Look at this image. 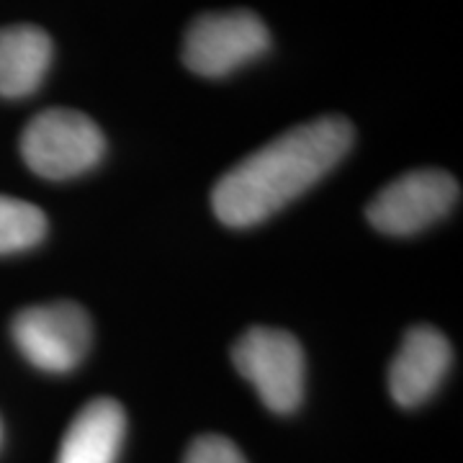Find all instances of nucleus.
Here are the masks:
<instances>
[{"instance_id":"7","label":"nucleus","mask_w":463,"mask_h":463,"mask_svg":"<svg viewBox=\"0 0 463 463\" xmlns=\"http://www.w3.org/2000/svg\"><path fill=\"white\" fill-rule=\"evenodd\" d=\"M450 364L453 350L443 332L428 325L407 330L389 365V392L394 402L404 410L425 404L440 389Z\"/></svg>"},{"instance_id":"9","label":"nucleus","mask_w":463,"mask_h":463,"mask_svg":"<svg viewBox=\"0 0 463 463\" xmlns=\"http://www.w3.org/2000/svg\"><path fill=\"white\" fill-rule=\"evenodd\" d=\"M127 432V414L116 399L85 404L60 443L57 463H116Z\"/></svg>"},{"instance_id":"4","label":"nucleus","mask_w":463,"mask_h":463,"mask_svg":"<svg viewBox=\"0 0 463 463\" xmlns=\"http://www.w3.org/2000/svg\"><path fill=\"white\" fill-rule=\"evenodd\" d=\"M270 50V32L252 11H216L194 18L183 36V65L199 78H227Z\"/></svg>"},{"instance_id":"5","label":"nucleus","mask_w":463,"mask_h":463,"mask_svg":"<svg viewBox=\"0 0 463 463\" xmlns=\"http://www.w3.org/2000/svg\"><path fill=\"white\" fill-rule=\"evenodd\" d=\"M93 340V325L83 307L57 301L21 309L14 319V343L39 371L70 373L83 364Z\"/></svg>"},{"instance_id":"10","label":"nucleus","mask_w":463,"mask_h":463,"mask_svg":"<svg viewBox=\"0 0 463 463\" xmlns=\"http://www.w3.org/2000/svg\"><path fill=\"white\" fill-rule=\"evenodd\" d=\"M47 234V216L29 201L0 196V255L39 245Z\"/></svg>"},{"instance_id":"3","label":"nucleus","mask_w":463,"mask_h":463,"mask_svg":"<svg viewBox=\"0 0 463 463\" xmlns=\"http://www.w3.org/2000/svg\"><path fill=\"white\" fill-rule=\"evenodd\" d=\"M232 361L270 412H297L304 399L307 361L291 332L250 327L232 347Z\"/></svg>"},{"instance_id":"2","label":"nucleus","mask_w":463,"mask_h":463,"mask_svg":"<svg viewBox=\"0 0 463 463\" xmlns=\"http://www.w3.org/2000/svg\"><path fill=\"white\" fill-rule=\"evenodd\" d=\"M106 139L90 116L72 109H47L21 134V157L47 181H70L99 165Z\"/></svg>"},{"instance_id":"6","label":"nucleus","mask_w":463,"mask_h":463,"mask_svg":"<svg viewBox=\"0 0 463 463\" xmlns=\"http://www.w3.org/2000/svg\"><path fill=\"white\" fill-rule=\"evenodd\" d=\"M461 199L458 181L438 167L412 170L381 188L379 196L368 203V222L383 234L410 237L428 230L450 214Z\"/></svg>"},{"instance_id":"1","label":"nucleus","mask_w":463,"mask_h":463,"mask_svg":"<svg viewBox=\"0 0 463 463\" xmlns=\"http://www.w3.org/2000/svg\"><path fill=\"white\" fill-rule=\"evenodd\" d=\"M353 147L345 116H319L283 132L227 170L212 191L216 219L248 230L322 181Z\"/></svg>"},{"instance_id":"11","label":"nucleus","mask_w":463,"mask_h":463,"mask_svg":"<svg viewBox=\"0 0 463 463\" xmlns=\"http://www.w3.org/2000/svg\"><path fill=\"white\" fill-rule=\"evenodd\" d=\"M183 463H248L240 448L232 443L230 438L222 435H201L196 438Z\"/></svg>"},{"instance_id":"8","label":"nucleus","mask_w":463,"mask_h":463,"mask_svg":"<svg viewBox=\"0 0 463 463\" xmlns=\"http://www.w3.org/2000/svg\"><path fill=\"white\" fill-rule=\"evenodd\" d=\"M54 60V44L44 29L33 24L0 26V99L33 96Z\"/></svg>"}]
</instances>
